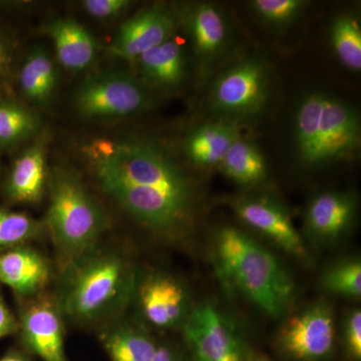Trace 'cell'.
<instances>
[{
	"label": "cell",
	"mask_w": 361,
	"mask_h": 361,
	"mask_svg": "<svg viewBox=\"0 0 361 361\" xmlns=\"http://www.w3.org/2000/svg\"><path fill=\"white\" fill-rule=\"evenodd\" d=\"M84 152L99 189L135 222L164 238H178L189 230L193 184L159 145L97 140Z\"/></svg>",
	"instance_id": "obj_1"
},
{
	"label": "cell",
	"mask_w": 361,
	"mask_h": 361,
	"mask_svg": "<svg viewBox=\"0 0 361 361\" xmlns=\"http://www.w3.org/2000/svg\"><path fill=\"white\" fill-rule=\"evenodd\" d=\"M139 272L120 248L97 245L61 267L56 299L65 322L104 325L133 302Z\"/></svg>",
	"instance_id": "obj_2"
},
{
	"label": "cell",
	"mask_w": 361,
	"mask_h": 361,
	"mask_svg": "<svg viewBox=\"0 0 361 361\" xmlns=\"http://www.w3.org/2000/svg\"><path fill=\"white\" fill-rule=\"evenodd\" d=\"M214 257L222 279L249 302L275 320L293 306L296 286L279 259L257 240L232 226L214 239Z\"/></svg>",
	"instance_id": "obj_3"
},
{
	"label": "cell",
	"mask_w": 361,
	"mask_h": 361,
	"mask_svg": "<svg viewBox=\"0 0 361 361\" xmlns=\"http://www.w3.org/2000/svg\"><path fill=\"white\" fill-rule=\"evenodd\" d=\"M47 191L49 205L44 222L63 267L99 245L111 221L73 171L56 169L49 176Z\"/></svg>",
	"instance_id": "obj_4"
},
{
	"label": "cell",
	"mask_w": 361,
	"mask_h": 361,
	"mask_svg": "<svg viewBox=\"0 0 361 361\" xmlns=\"http://www.w3.org/2000/svg\"><path fill=\"white\" fill-rule=\"evenodd\" d=\"M294 123L297 152L307 167L345 160L360 149V115L331 94L318 92L304 97Z\"/></svg>",
	"instance_id": "obj_5"
},
{
	"label": "cell",
	"mask_w": 361,
	"mask_h": 361,
	"mask_svg": "<svg viewBox=\"0 0 361 361\" xmlns=\"http://www.w3.org/2000/svg\"><path fill=\"white\" fill-rule=\"evenodd\" d=\"M149 99L144 85L125 71H97L75 90V106L89 120L125 118L146 109Z\"/></svg>",
	"instance_id": "obj_6"
},
{
	"label": "cell",
	"mask_w": 361,
	"mask_h": 361,
	"mask_svg": "<svg viewBox=\"0 0 361 361\" xmlns=\"http://www.w3.org/2000/svg\"><path fill=\"white\" fill-rule=\"evenodd\" d=\"M268 94L267 66L260 59H244L216 78L210 104L224 120L237 123L258 115L267 103Z\"/></svg>",
	"instance_id": "obj_7"
},
{
	"label": "cell",
	"mask_w": 361,
	"mask_h": 361,
	"mask_svg": "<svg viewBox=\"0 0 361 361\" xmlns=\"http://www.w3.org/2000/svg\"><path fill=\"white\" fill-rule=\"evenodd\" d=\"M195 361H246L241 332L229 315L212 301L193 306L183 326Z\"/></svg>",
	"instance_id": "obj_8"
},
{
	"label": "cell",
	"mask_w": 361,
	"mask_h": 361,
	"mask_svg": "<svg viewBox=\"0 0 361 361\" xmlns=\"http://www.w3.org/2000/svg\"><path fill=\"white\" fill-rule=\"evenodd\" d=\"M334 310L318 301L285 320L277 334L280 353L292 361H327L336 348Z\"/></svg>",
	"instance_id": "obj_9"
},
{
	"label": "cell",
	"mask_w": 361,
	"mask_h": 361,
	"mask_svg": "<svg viewBox=\"0 0 361 361\" xmlns=\"http://www.w3.org/2000/svg\"><path fill=\"white\" fill-rule=\"evenodd\" d=\"M134 301L145 322L158 329H183L193 310L186 287L164 271L137 275Z\"/></svg>",
	"instance_id": "obj_10"
},
{
	"label": "cell",
	"mask_w": 361,
	"mask_h": 361,
	"mask_svg": "<svg viewBox=\"0 0 361 361\" xmlns=\"http://www.w3.org/2000/svg\"><path fill=\"white\" fill-rule=\"evenodd\" d=\"M20 302L18 334L25 350L42 361H68L66 322L56 296L45 291Z\"/></svg>",
	"instance_id": "obj_11"
},
{
	"label": "cell",
	"mask_w": 361,
	"mask_h": 361,
	"mask_svg": "<svg viewBox=\"0 0 361 361\" xmlns=\"http://www.w3.org/2000/svg\"><path fill=\"white\" fill-rule=\"evenodd\" d=\"M232 207L247 227L292 257L308 261L307 246L281 204L269 197L245 196L236 199Z\"/></svg>",
	"instance_id": "obj_12"
},
{
	"label": "cell",
	"mask_w": 361,
	"mask_h": 361,
	"mask_svg": "<svg viewBox=\"0 0 361 361\" xmlns=\"http://www.w3.org/2000/svg\"><path fill=\"white\" fill-rule=\"evenodd\" d=\"M177 20L175 13L166 6L142 9L121 25L109 52L116 58L135 61L145 52L172 39Z\"/></svg>",
	"instance_id": "obj_13"
},
{
	"label": "cell",
	"mask_w": 361,
	"mask_h": 361,
	"mask_svg": "<svg viewBox=\"0 0 361 361\" xmlns=\"http://www.w3.org/2000/svg\"><path fill=\"white\" fill-rule=\"evenodd\" d=\"M356 206L355 197L349 192L325 191L316 195L306 208V234L315 243H334L350 229Z\"/></svg>",
	"instance_id": "obj_14"
},
{
	"label": "cell",
	"mask_w": 361,
	"mask_h": 361,
	"mask_svg": "<svg viewBox=\"0 0 361 361\" xmlns=\"http://www.w3.org/2000/svg\"><path fill=\"white\" fill-rule=\"evenodd\" d=\"M51 278V263L30 244L0 254V283L13 289L20 300L44 293Z\"/></svg>",
	"instance_id": "obj_15"
},
{
	"label": "cell",
	"mask_w": 361,
	"mask_h": 361,
	"mask_svg": "<svg viewBox=\"0 0 361 361\" xmlns=\"http://www.w3.org/2000/svg\"><path fill=\"white\" fill-rule=\"evenodd\" d=\"M185 25L203 71L212 68L222 56L229 40L224 16L208 2L190 4L185 9Z\"/></svg>",
	"instance_id": "obj_16"
},
{
	"label": "cell",
	"mask_w": 361,
	"mask_h": 361,
	"mask_svg": "<svg viewBox=\"0 0 361 361\" xmlns=\"http://www.w3.org/2000/svg\"><path fill=\"white\" fill-rule=\"evenodd\" d=\"M49 186L47 149L44 142L28 147L14 160L4 185L7 201L14 204H37Z\"/></svg>",
	"instance_id": "obj_17"
},
{
	"label": "cell",
	"mask_w": 361,
	"mask_h": 361,
	"mask_svg": "<svg viewBox=\"0 0 361 361\" xmlns=\"http://www.w3.org/2000/svg\"><path fill=\"white\" fill-rule=\"evenodd\" d=\"M99 339L113 361H154L159 344L139 323L118 317L103 325Z\"/></svg>",
	"instance_id": "obj_18"
},
{
	"label": "cell",
	"mask_w": 361,
	"mask_h": 361,
	"mask_svg": "<svg viewBox=\"0 0 361 361\" xmlns=\"http://www.w3.org/2000/svg\"><path fill=\"white\" fill-rule=\"evenodd\" d=\"M56 49V59L66 70L78 73L89 68L97 54L92 33L75 20L58 18L44 27Z\"/></svg>",
	"instance_id": "obj_19"
},
{
	"label": "cell",
	"mask_w": 361,
	"mask_h": 361,
	"mask_svg": "<svg viewBox=\"0 0 361 361\" xmlns=\"http://www.w3.org/2000/svg\"><path fill=\"white\" fill-rule=\"evenodd\" d=\"M238 137L237 123L222 120L205 123L188 135L185 151L196 167H219L228 149Z\"/></svg>",
	"instance_id": "obj_20"
},
{
	"label": "cell",
	"mask_w": 361,
	"mask_h": 361,
	"mask_svg": "<svg viewBox=\"0 0 361 361\" xmlns=\"http://www.w3.org/2000/svg\"><path fill=\"white\" fill-rule=\"evenodd\" d=\"M135 61L142 78L159 89H177L186 77L184 49L173 37L145 52Z\"/></svg>",
	"instance_id": "obj_21"
},
{
	"label": "cell",
	"mask_w": 361,
	"mask_h": 361,
	"mask_svg": "<svg viewBox=\"0 0 361 361\" xmlns=\"http://www.w3.org/2000/svg\"><path fill=\"white\" fill-rule=\"evenodd\" d=\"M226 177L239 186L250 187L265 180L264 157L253 142L239 137L228 149L219 165Z\"/></svg>",
	"instance_id": "obj_22"
},
{
	"label": "cell",
	"mask_w": 361,
	"mask_h": 361,
	"mask_svg": "<svg viewBox=\"0 0 361 361\" xmlns=\"http://www.w3.org/2000/svg\"><path fill=\"white\" fill-rule=\"evenodd\" d=\"M58 73L54 61L42 47L28 54L20 73L21 92L28 99L39 104L47 103L56 87Z\"/></svg>",
	"instance_id": "obj_23"
},
{
	"label": "cell",
	"mask_w": 361,
	"mask_h": 361,
	"mask_svg": "<svg viewBox=\"0 0 361 361\" xmlns=\"http://www.w3.org/2000/svg\"><path fill=\"white\" fill-rule=\"evenodd\" d=\"M40 125L39 116L25 104L0 97V153L32 139Z\"/></svg>",
	"instance_id": "obj_24"
},
{
	"label": "cell",
	"mask_w": 361,
	"mask_h": 361,
	"mask_svg": "<svg viewBox=\"0 0 361 361\" xmlns=\"http://www.w3.org/2000/svg\"><path fill=\"white\" fill-rule=\"evenodd\" d=\"M330 40L334 54L346 70L361 71V26L360 20L351 13L334 18L330 26Z\"/></svg>",
	"instance_id": "obj_25"
},
{
	"label": "cell",
	"mask_w": 361,
	"mask_h": 361,
	"mask_svg": "<svg viewBox=\"0 0 361 361\" xmlns=\"http://www.w3.org/2000/svg\"><path fill=\"white\" fill-rule=\"evenodd\" d=\"M47 233L44 221L0 207V254L42 239Z\"/></svg>",
	"instance_id": "obj_26"
},
{
	"label": "cell",
	"mask_w": 361,
	"mask_h": 361,
	"mask_svg": "<svg viewBox=\"0 0 361 361\" xmlns=\"http://www.w3.org/2000/svg\"><path fill=\"white\" fill-rule=\"evenodd\" d=\"M322 286L329 293L345 298L361 296V262L358 258H348L329 266L320 278Z\"/></svg>",
	"instance_id": "obj_27"
},
{
	"label": "cell",
	"mask_w": 361,
	"mask_h": 361,
	"mask_svg": "<svg viewBox=\"0 0 361 361\" xmlns=\"http://www.w3.org/2000/svg\"><path fill=\"white\" fill-rule=\"evenodd\" d=\"M307 2L302 0H255L251 2L254 13L271 25H288L302 13Z\"/></svg>",
	"instance_id": "obj_28"
},
{
	"label": "cell",
	"mask_w": 361,
	"mask_h": 361,
	"mask_svg": "<svg viewBox=\"0 0 361 361\" xmlns=\"http://www.w3.org/2000/svg\"><path fill=\"white\" fill-rule=\"evenodd\" d=\"M343 344L351 361L361 360V311H349L343 322Z\"/></svg>",
	"instance_id": "obj_29"
},
{
	"label": "cell",
	"mask_w": 361,
	"mask_h": 361,
	"mask_svg": "<svg viewBox=\"0 0 361 361\" xmlns=\"http://www.w3.org/2000/svg\"><path fill=\"white\" fill-rule=\"evenodd\" d=\"M132 4L130 0H85L82 2V7L92 18L111 20L122 16Z\"/></svg>",
	"instance_id": "obj_30"
},
{
	"label": "cell",
	"mask_w": 361,
	"mask_h": 361,
	"mask_svg": "<svg viewBox=\"0 0 361 361\" xmlns=\"http://www.w3.org/2000/svg\"><path fill=\"white\" fill-rule=\"evenodd\" d=\"M18 318L11 312L0 292V339L18 334Z\"/></svg>",
	"instance_id": "obj_31"
},
{
	"label": "cell",
	"mask_w": 361,
	"mask_h": 361,
	"mask_svg": "<svg viewBox=\"0 0 361 361\" xmlns=\"http://www.w3.org/2000/svg\"><path fill=\"white\" fill-rule=\"evenodd\" d=\"M13 59V47L6 35L0 32V82L8 75Z\"/></svg>",
	"instance_id": "obj_32"
},
{
	"label": "cell",
	"mask_w": 361,
	"mask_h": 361,
	"mask_svg": "<svg viewBox=\"0 0 361 361\" xmlns=\"http://www.w3.org/2000/svg\"><path fill=\"white\" fill-rule=\"evenodd\" d=\"M154 361H185L182 353L170 344H159Z\"/></svg>",
	"instance_id": "obj_33"
},
{
	"label": "cell",
	"mask_w": 361,
	"mask_h": 361,
	"mask_svg": "<svg viewBox=\"0 0 361 361\" xmlns=\"http://www.w3.org/2000/svg\"><path fill=\"white\" fill-rule=\"evenodd\" d=\"M0 361H30L26 351L13 350L8 351L4 357L0 358Z\"/></svg>",
	"instance_id": "obj_34"
},
{
	"label": "cell",
	"mask_w": 361,
	"mask_h": 361,
	"mask_svg": "<svg viewBox=\"0 0 361 361\" xmlns=\"http://www.w3.org/2000/svg\"><path fill=\"white\" fill-rule=\"evenodd\" d=\"M253 361H270L267 360V358L262 357V356H259V357H256Z\"/></svg>",
	"instance_id": "obj_35"
},
{
	"label": "cell",
	"mask_w": 361,
	"mask_h": 361,
	"mask_svg": "<svg viewBox=\"0 0 361 361\" xmlns=\"http://www.w3.org/2000/svg\"><path fill=\"white\" fill-rule=\"evenodd\" d=\"M0 175H1V167H0Z\"/></svg>",
	"instance_id": "obj_36"
}]
</instances>
